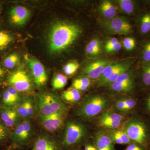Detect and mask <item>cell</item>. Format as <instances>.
<instances>
[{
	"label": "cell",
	"mask_w": 150,
	"mask_h": 150,
	"mask_svg": "<svg viewBox=\"0 0 150 150\" xmlns=\"http://www.w3.org/2000/svg\"><path fill=\"white\" fill-rule=\"evenodd\" d=\"M81 33L79 25L70 22H57L51 26L48 33L49 51L56 54L65 51L74 43Z\"/></svg>",
	"instance_id": "obj_1"
},
{
	"label": "cell",
	"mask_w": 150,
	"mask_h": 150,
	"mask_svg": "<svg viewBox=\"0 0 150 150\" xmlns=\"http://www.w3.org/2000/svg\"><path fill=\"white\" fill-rule=\"evenodd\" d=\"M88 131L86 126L80 121L72 120L65 125L61 140L62 150H71L80 148L87 142Z\"/></svg>",
	"instance_id": "obj_2"
},
{
	"label": "cell",
	"mask_w": 150,
	"mask_h": 150,
	"mask_svg": "<svg viewBox=\"0 0 150 150\" xmlns=\"http://www.w3.org/2000/svg\"><path fill=\"white\" fill-rule=\"evenodd\" d=\"M110 103L108 98L102 95L89 96L78 108V115L86 120H91L107 110Z\"/></svg>",
	"instance_id": "obj_3"
},
{
	"label": "cell",
	"mask_w": 150,
	"mask_h": 150,
	"mask_svg": "<svg viewBox=\"0 0 150 150\" xmlns=\"http://www.w3.org/2000/svg\"><path fill=\"white\" fill-rule=\"evenodd\" d=\"M123 129L132 142L150 150V131L144 121L136 117H131Z\"/></svg>",
	"instance_id": "obj_4"
},
{
	"label": "cell",
	"mask_w": 150,
	"mask_h": 150,
	"mask_svg": "<svg viewBox=\"0 0 150 150\" xmlns=\"http://www.w3.org/2000/svg\"><path fill=\"white\" fill-rule=\"evenodd\" d=\"M35 99L36 111L40 118L68 110L62 98L56 94L50 92L37 94Z\"/></svg>",
	"instance_id": "obj_5"
},
{
	"label": "cell",
	"mask_w": 150,
	"mask_h": 150,
	"mask_svg": "<svg viewBox=\"0 0 150 150\" xmlns=\"http://www.w3.org/2000/svg\"><path fill=\"white\" fill-rule=\"evenodd\" d=\"M35 135L34 126L30 120H23L11 133V145L23 149L29 144Z\"/></svg>",
	"instance_id": "obj_6"
},
{
	"label": "cell",
	"mask_w": 150,
	"mask_h": 150,
	"mask_svg": "<svg viewBox=\"0 0 150 150\" xmlns=\"http://www.w3.org/2000/svg\"><path fill=\"white\" fill-rule=\"evenodd\" d=\"M8 85L14 88L20 93L30 95L33 92L34 85L32 76L26 70L20 69L9 75Z\"/></svg>",
	"instance_id": "obj_7"
},
{
	"label": "cell",
	"mask_w": 150,
	"mask_h": 150,
	"mask_svg": "<svg viewBox=\"0 0 150 150\" xmlns=\"http://www.w3.org/2000/svg\"><path fill=\"white\" fill-rule=\"evenodd\" d=\"M129 118L127 114L107 109L100 115L98 123L104 130L114 131L123 129Z\"/></svg>",
	"instance_id": "obj_8"
},
{
	"label": "cell",
	"mask_w": 150,
	"mask_h": 150,
	"mask_svg": "<svg viewBox=\"0 0 150 150\" xmlns=\"http://www.w3.org/2000/svg\"><path fill=\"white\" fill-rule=\"evenodd\" d=\"M109 90L119 94L131 93L135 87V77L134 72L129 69L119 76L113 83L108 86Z\"/></svg>",
	"instance_id": "obj_9"
},
{
	"label": "cell",
	"mask_w": 150,
	"mask_h": 150,
	"mask_svg": "<svg viewBox=\"0 0 150 150\" xmlns=\"http://www.w3.org/2000/svg\"><path fill=\"white\" fill-rule=\"evenodd\" d=\"M68 110H62L40 117V124L46 131L51 133L56 132L63 125L68 115Z\"/></svg>",
	"instance_id": "obj_10"
},
{
	"label": "cell",
	"mask_w": 150,
	"mask_h": 150,
	"mask_svg": "<svg viewBox=\"0 0 150 150\" xmlns=\"http://www.w3.org/2000/svg\"><path fill=\"white\" fill-rule=\"evenodd\" d=\"M28 64L35 87L38 89L43 88L48 81V76L43 65L34 59H29Z\"/></svg>",
	"instance_id": "obj_11"
},
{
	"label": "cell",
	"mask_w": 150,
	"mask_h": 150,
	"mask_svg": "<svg viewBox=\"0 0 150 150\" xmlns=\"http://www.w3.org/2000/svg\"><path fill=\"white\" fill-rule=\"evenodd\" d=\"M15 108L22 120H30L36 111L35 98L30 95L22 97L21 101Z\"/></svg>",
	"instance_id": "obj_12"
},
{
	"label": "cell",
	"mask_w": 150,
	"mask_h": 150,
	"mask_svg": "<svg viewBox=\"0 0 150 150\" xmlns=\"http://www.w3.org/2000/svg\"><path fill=\"white\" fill-rule=\"evenodd\" d=\"M105 28L113 34L127 35L131 33L132 26L126 18L121 17H115L105 22Z\"/></svg>",
	"instance_id": "obj_13"
},
{
	"label": "cell",
	"mask_w": 150,
	"mask_h": 150,
	"mask_svg": "<svg viewBox=\"0 0 150 150\" xmlns=\"http://www.w3.org/2000/svg\"><path fill=\"white\" fill-rule=\"evenodd\" d=\"M32 150H62L61 142L47 135H40L32 145Z\"/></svg>",
	"instance_id": "obj_14"
},
{
	"label": "cell",
	"mask_w": 150,
	"mask_h": 150,
	"mask_svg": "<svg viewBox=\"0 0 150 150\" xmlns=\"http://www.w3.org/2000/svg\"><path fill=\"white\" fill-rule=\"evenodd\" d=\"M111 62L105 60H100L91 62L84 67L82 70V74L91 80H97L105 67Z\"/></svg>",
	"instance_id": "obj_15"
},
{
	"label": "cell",
	"mask_w": 150,
	"mask_h": 150,
	"mask_svg": "<svg viewBox=\"0 0 150 150\" xmlns=\"http://www.w3.org/2000/svg\"><path fill=\"white\" fill-rule=\"evenodd\" d=\"M0 120L9 129H14L22 120L15 108L0 107Z\"/></svg>",
	"instance_id": "obj_16"
},
{
	"label": "cell",
	"mask_w": 150,
	"mask_h": 150,
	"mask_svg": "<svg viewBox=\"0 0 150 150\" xmlns=\"http://www.w3.org/2000/svg\"><path fill=\"white\" fill-rule=\"evenodd\" d=\"M93 142L97 150H116L115 144L106 130L96 131L93 137Z\"/></svg>",
	"instance_id": "obj_17"
},
{
	"label": "cell",
	"mask_w": 150,
	"mask_h": 150,
	"mask_svg": "<svg viewBox=\"0 0 150 150\" xmlns=\"http://www.w3.org/2000/svg\"><path fill=\"white\" fill-rule=\"evenodd\" d=\"M30 15V11L26 8L22 6H16L11 10L9 19L12 24L21 26L25 24Z\"/></svg>",
	"instance_id": "obj_18"
},
{
	"label": "cell",
	"mask_w": 150,
	"mask_h": 150,
	"mask_svg": "<svg viewBox=\"0 0 150 150\" xmlns=\"http://www.w3.org/2000/svg\"><path fill=\"white\" fill-rule=\"evenodd\" d=\"M20 93L13 87L8 86L3 92L1 98L2 106L15 108L21 101Z\"/></svg>",
	"instance_id": "obj_19"
},
{
	"label": "cell",
	"mask_w": 150,
	"mask_h": 150,
	"mask_svg": "<svg viewBox=\"0 0 150 150\" xmlns=\"http://www.w3.org/2000/svg\"><path fill=\"white\" fill-rule=\"evenodd\" d=\"M131 66L130 62H121L119 67L112 73L111 76L104 81L97 85L98 87L105 86H108L113 83L119 77V76L123 73L129 70Z\"/></svg>",
	"instance_id": "obj_20"
},
{
	"label": "cell",
	"mask_w": 150,
	"mask_h": 150,
	"mask_svg": "<svg viewBox=\"0 0 150 150\" xmlns=\"http://www.w3.org/2000/svg\"><path fill=\"white\" fill-rule=\"evenodd\" d=\"M107 131L115 144L128 145L133 143L123 129Z\"/></svg>",
	"instance_id": "obj_21"
},
{
	"label": "cell",
	"mask_w": 150,
	"mask_h": 150,
	"mask_svg": "<svg viewBox=\"0 0 150 150\" xmlns=\"http://www.w3.org/2000/svg\"><path fill=\"white\" fill-rule=\"evenodd\" d=\"M99 10L103 16L108 20L115 18L117 13L116 8L110 1H103L100 6Z\"/></svg>",
	"instance_id": "obj_22"
},
{
	"label": "cell",
	"mask_w": 150,
	"mask_h": 150,
	"mask_svg": "<svg viewBox=\"0 0 150 150\" xmlns=\"http://www.w3.org/2000/svg\"><path fill=\"white\" fill-rule=\"evenodd\" d=\"M61 98L66 102L75 103L80 100L81 94V92L72 87L63 92Z\"/></svg>",
	"instance_id": "obj_23"
},
{
	"label": "cell",
	"mask_w": 150,
	"mask_h": 150,
	"mask_svg": "<svg viewBox=\"0 0 150 150\" xmlns=\"http://www.w3.org/2000/svg\"><path fill=\"white\" fill-rule=\"evenodd\" d=\"M91 81L87 77L83 76L77 78L73 81L72 87L81 91H86L91 85Z\"/></svg>",
	"instance_id": "obj_24"
},
{
	"label": "cell",
	"mask_w": 150,
	"mask_h": 150,
	"mask_svg": "<svg viewBox=\"0 0 150 150\" xmlns=\"http://www.w3.org/2000/svg\"><path fill=\"white\" fill-rule=\"evenodd\" d=\"M102 51L101 43L98 39H94L89 42L86 48L88 55L91 56H98Z\"/></svg>",
	"instance_id": "obj_25"
},
{
	"label": "cell",
	"mask_w": 150,
	"mask_h": 150,
	"mask_svg": "<svg viewBox=\"0 0 150 150\" xmlns=\"http://www.w3.org/2000/svg\"><path fill=\"white\" fill-rule=\"evenodd\" d=\"M13 35L9 32L0 30V51L6 49L13 40Z\"/></svg>",
	"instance_id": "obj_26"
},
{
	"label": "cell",
	"mask_w": 150,
	"mask_h": 150,
	"mask_svg": "<svg viewBox=\"0 0 150 150\" xmlns=\"http://www.w3.org/2000/svg\"><path fill=\"white\" fill-rule=\"evenodd\" d=\"M11 129L5 125L0 120V148L4 146L10 138Z\"/></svg>",
	"instance_id": "obj_27"
},
{
	"label": "cell",
	"mask_w": 150,
	"mask_h": 150,
	"mask_svg": "<svg viewBox=\"0 0 150 150\" xmlns=\"http://www.w3.org/2000/svg\"><path fill=\"white\" fill-rule=\"evenodd\" d=\"M68 82L67 76L62 74H58L54 77L52 81V86L54 89L59 90L64 88Z\"/></svg>",
	"instance_id": "obj_28"
},
{
	"label": "cell",
	"mask_w": 150,
	"mask_h": 150,
	"mask_svg": "<svg viewBox=\"0 0 150 150\" xmlns=\"http://www.w3.org/2000/svg\"><path fill=\"white\" fill-rule=\"evenodd\" d=\"M19 59V57L17 54L16 53L11 54L4 60V66L7 69H13L18 64Z\"/></svg>",
	"instance_id": "obj_29"
},
{
	"label": "cell",
	"mask_w": 150,
	"mask_h": 150,
	"mask_svg": "<svg viewBox=\"0 0 150 150\" xmlns=\"http://www.w3.org/2000/svg\"><path fill=\"white\" fill-rule=\"evenodd\" d=\"M142 79L143 84L150 86V62L143 63L142 67Z\"/></svg>",
	"instance_id": "obj_30"
},
{
	"label": "cell",
	"mask_w": 150,
	"mask_h": 150,
	"mask_svg": "<svg viewBox=\"0 0 150 150\" xmlns=\"http://www.w3.org/2000/svg\"><path fill=\"white\" fill-rule=\"evenodd\" d=\"M118 4L120 8L125 13L130 14L135 11V4L132 1L119 0L118 1Z\"/></svg>",
	"instance_id": "obj_31"
},
{
	"label": "cell",
	"mask_w": 150,
	"mask_h": 150,
	"mask_svg": "<svg viewBox=\"0 0 150 150\" xmlns=\"http://www.w3.org/2000/svg\"><path fill=\"white\" fill-rule=\"evenodd\" d=\"M140 29L143 34H146L150 31V13L143 15L140 21Z\"/></svg>",
	"instance_id": "obj_32"
},
{
	"label": "cell",
	"mask_w": 150,
	"mask_h": 150,
	"mask_svg": "<svg viewBox=\"0 0 150 150\" xmlns=\"http://www.w3.org/2000/svg\"><path fill=\"white\" fill-rule=\"evenodd\" d=\"M79 64L77 62H71L67 63L64 66L63 71L67 76H71L77 71L79 67Z\"/></svg>",
	"instance_id": "obj_33"
},
{
	"label": "cell",
	"mask_w": 150,
	"mask_h": 150,
	"mask_svg": "<svg viewBox=\"0 0 150 150\" xmlns=\"http://www.w3.org/2000/svg\"><path fill=\"white\" fill-rule=\"evenodd\" d=\"M114 108L115 111L117 112L126 114L127 113L126 104L123 101L122 98L115 100L114 104Z\"/></svg>",
	"instance_id": "obj_34"
},
{
	"label": "cell",
	"mask_w": 150,
	"mask_h": 150,
	"mask_svg": "<svg viewBox=\"0 0 150 150\" xmlns=\"http://www.w3.org/2000/svg\"><path fill=\"white\" fill-rule=\"evenodd\" d=\"M123 101L126 104L127 112H130L135 108L137 105V101L135 99L130 97H123Z\"/></svg>",
	"instance_id": "obj_35"
},
{
	"label": "cell",
	"mask_w": 150,
	"mask_h": 150,
	"mask_svg": "<svg viewBox=\"0 0 150 150\" xmlns=\"http://www.w3.org/2000/svg\"><path fill=\"white\" fill-rule=\"evenodd\" d=\"M123 45L124 48L128 51L134 49L136 45V40L133 38L128 37L123 40Z\"/></svg>",
	"instance_id": "obj_36"
},
{
	"label": "cell",
	"mask_w": 150,
	"mask_h": 150,
	"mask_svg": "<svg viewBox=\"0 0 150 150\" xmlns=\"http://www.w3.org/2000/svg\"><path fill=\"white\" fill-rule=\"evenodd\" d=\"M142 55L144 63L150 62V41H148L145 44Z\"/></svg>",
	"instance_id": "obj_37"
},
{
	"label": "cell",
	"mask_w": 150,
	"mask_h": 150,
	"mask_svg": "<svg viewBox=\"0 0 150 150\" xmlns=\"http://www.w3.org/2000/svg\"><path fill=\"white\" fill-rule=\"evenodd\" d=\"M125 150H147L143 147L141 145L138 144L137 143H133L129 144L126 147Z\"/></svg>",
	"instance_id": "obj_38"
},
{
	"label": "cell",
	"mask_w": 150,
	"mask_h": 150,
	"mask_svg": "<svg viewBox=\"0 0 150 150\" xmlns=\"http://www.w3.org/2000/svg\"><path fill=\"white\" fill-rule=\"evenodd\" d=\"M122 48V44L119 41H118L115 45H113L112 47L108 49L106 52L107 53H112V52H115V51H119L121 50Z\"/></svg>",
	"instance_id": "obj_39"
},
{
	"label": "cell",
	"mask_w": 150,
	"mask_h": 150,
	"mask_svg": "<svg viewBox=\"0 0 150 150\" xmlns=\"http://www.w3.org/2000/svg\"><path fill=\"white\" fill-rule=\"evenodd\" d=\"M118 41V39L115 38H111V39L108 40L105 45V51H107L108 49L112 47L113 45H115V43H117Z\"/></svg>",
	"instance_id": "obj_40"
},
{
	"label": "cell",
	"mask_w": 150,
	"mask_h": 150,
	"mask_svg": "<svg viewBox=\"0 0 150 150\" xmlns=\"http://www.w3.org/2000/svg\"><path fill=\"white\" fill-rule=\"evenodd\" d=\"M84 150H97L93 142H87L83 145Z\"/></svg>",
	"instance_id": "obj_41"
},
{
	"label": "cell",
	"mask_w": 150,
	"mask_h": 150,
	"mask_svg": "<svg viewBox=\"0 0 150 150\" xmlns=\"http://www.w3.org/2000/svg\"><path fill=\"white\" fill-rule=\"evenodd\" d=\"M145 107L147 112L150 114V94L145 99Z\"/></svg>",
	"instance_id": "obj_42"
},
{
	"label": "cell",
	"mask_w": 150,
	"mask_h": 150,
	"mask_svg": "<svg viewBox=\"0 0 150 150\" xmlns=\"http://www.w3.org/2000/svg\"><path fill=\"white\" fill-rule=\"evenodd\" d=\"M6 76V72L4 69L0 65V83L2 82Z\"/></svg>",
	"instance_id": "obj_43"
},
{
	"label": "cell",
	"mask_w": 150,
	"mask_h": 150,
	"mask_svg": "<svg viewBox=\"0 0 150 150\" xmlns=\"http://www.w3.org/2000/svg\"><path fill=\"white\" fill-rule=\"evenodd\" d=\"M16 149V148L12 145H11L6 150H15Z\"/></svg>",
	"instance_id": "obj_44"
},
{
	"label": "cell",
	"mask_w": 150,
	"mask_h": 150,
	"mask_svg": "<svg viewBox=\"0 0 150 150\" xmlns=\"http://www.w3.org/2000/svg\"><path fill=\"white\" fill-rule=\"evenodd\" d=\"M2 9V7L1 5L0 4V15L1 13Z\"/></svg>",
	"instance_id": "obj_45"
},
{
	"label": "cell",
	"mask_w": 150,
	"mask_h": 150,
	"mask_svg": "<svg viewBox=\"0 0 150 150\" xmlns=\"http://www.w3.org/2000/svg\"><path fill=\"white\" fill-rule=\"evenodd\" d=\"M71 150H81V149L80 148H77Z\"/></svg>",
	"instance_id": "obj_46"
},
{
	"label": "cell",
	"mask_w": 150,
	"mask_h": 150,
	"mask_svg": "<svg viewBox=\"0 0 150 150\" xmlns=\"http://www.w3.org/2000/svg\"><path fill=\"white\" fill-rule=\"evenodd\" d=\"M20 149V150H23V149Z\"/></svg>",
	"instance_id": "obj_47"
},
{
	"label": "cell",
	"mask_w": 150,
	"mask_h": 150,
	"mask_svg": "<svg viewBox=\"0 0 150 150\" xmlns=\"http://www.w3.org/2000/svg\"><path fill=\"white\" fill-rule=\"evenodd\" d=\"M1 21H0V26H1Z\"/></svg>",
	"instance_id": "obj_48"
}]
</instances>
